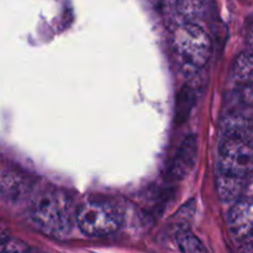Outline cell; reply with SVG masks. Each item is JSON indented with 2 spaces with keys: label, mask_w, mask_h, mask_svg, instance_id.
<instances>
[{
  "label": "cell",
  "mask_w": 253,
  "mask_h": 253,
  "mask_svg": "<svg viewBox=\"0 0 253 253\" xmlns=\"http://www.w3.org/2000/svg\"><path fill=\"white\" fill-rule=\"evenodd\" d=\"M198 155V138L194 133L184 138L175 152L170 165V174L175 179H183L192 172Z\"/></svg>",
  "instance_id": "6"
},
{
  "label": "cell",
  "mask_w": 253,
  "mask_h": 253,
  "mask_svg": "<svg viewBox=\"0 0 253 253\" xmlns=\"http://www.w3.org/2000/svg\"><path fill=\"white\" fill-rule=\"evenodd\" d=\"M175 7L183 17H192L197 15L195 0H177Z\"/></svg>",
  "instance_id": "10"
},
{
  "label": "cell",
  "mask_w": 253,
  "mask_h": 253,
  "mask_svg": "<svg viewBox=\"0 0 253 253\" xmlns=\"http://www.w3.org/2000/svg\"><path fill=\"white\" fill-rule=\"evenodd\" d=\"M252 138L222 135L217 156L216 178L251 184Z\"/></svg>",
  "instance_id": "2"
},
{
  "label": "cell",
  "mask_w": 253,
  "mask_h": 253,
  "mask_svg": "<svg viewBox=\"0 0 253 253\" xmlns=\"http://www.w3.org/2000/svg\"><path fill=\"white\" fill-rule=\"evenodd\" d=\"M30 251V247L25 242L14 239H6L0 241V252H26Z\"/></svg>",
  "instance_id": "9"
},
{
  "label": "cell",
  "mask_w": 253,
  "mask_h": 253,
  "mask_svg": "<svg viewBox=\"0 0 253 253\" xmlns=\"http://www.w3.org/2000/svg\"><path fill=\"white\" fill-rule=\"evenodd\" d=\"M30 216L37 229L53 239L69 236L76 221L72 200L63 193H44L32 204Z\"/></svg>",
  "instance_id": "1"
},
{
  "label": "cell",
  "mask_w": 253,
  "mask_h": 253,
  "mask_svg": "<svg viewBox=\"0 0 253 253\" xmlns=\"http://www.w3.org/2000/svg\"><path fill=\"white\" fill-rule=\"evenodd\" d=\"M76 222L85 236L98 239L110 236L120 229L121 215L110 203L90 200L77 209Z\"/></svg>",
  "instance_id": "4"
},
{
  "label": "cell",
  "mask_w": 253,
  "mask_h": 253,
  "mask_svg": "<svg viewBox=\"0 0 253 253\" xmlns=\"http://www.w3.org/2000/svg\"><path fill=\"white\" fill-rule=\"evenodd\" d=\"M177 242L179 250L184 253H205L207 249L199 239L189 230H180L177 234Z\"/></svg>",
  "instance_id": "8"
},
{
  "label": "cell",
  "mask_w": 253,
  "mask_h": 253,
  "mask_svg": "<svg viewBox=\"0 0 253 253\" xmlns=\"http://www.w3.org/2000/svg\"><path fill=\"white\" fill-rule=\"evenodd\" d=\"M232 78L244 85L252 83V54L251 51L240 54L232 66Z\"/></svg>",
  "instance_id": "7"
},
{
  "label": "cell",
  "mask_w": 253,
  "mask_h": 253,
  "mask_svg": "<svg viewBox=\"0 0 253 253\" xmlns=\"http://www.w3.org/2000/svg\"><path fill=\"white\" fill-rule=\"evenodd\" d=\"M227 214V225L232 237L239 242L245 251L252 252V200L240 198L232 203Z\"/></svg>",
  "instance_id": "5"
},
{
  "label": "cell",
  "mask_w": 253,
  "mask_h": 253,
  "mask_svg": "<svg viewBox=\"0 0 253 253\" xmlns=\"http://www.w3.org/2000/svg\"><path fill=\"white\" fill-rule=\"evenodd\" d=\"M173 43L183 66L192 71L203 68L211 56V40L203 27L193 21H185L175 29Z\"/></svg>",
  "instance_id": "3"
},
{
  "label": "cell",
  "mask_w": 253,
  "mask_h": 253,
  "mask_svg": "<svg viewBox=\"0 0 253 253\" xmlns=\"http://www.w3.org/2000/svg\"><path fill=\"white\" fill-rule=\"evenodd\" d=\"M7 237V229H6V225L4 224L2 221H0V241Z\"/></svg>",
  "instance_id": "11"
}]
</instances>
